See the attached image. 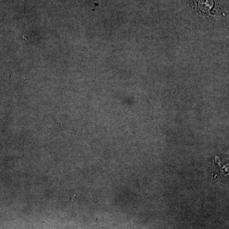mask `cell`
I'll return each instance as SVG.
<instances>
[{
  "mask_svg": "<svg viewBox=\"0 0 229 229\" xmlns=\"http://www.w3.org/2000/svg\"><path fill=\"white\" fill-rule=\"evenodd\" d=\"M214 163L217 165L218 171L220 176H224L225 178L229 177V164H223L221 162H218L215 161Z\"/></svg>",
  "mask_w": 229,
  "mask_h": 229,
  "instance_id": "cell-1",
  "label": "cell"
}]
</instances>
